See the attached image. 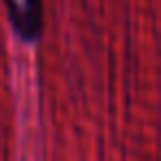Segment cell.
I'll return each instance as SVG.
<instances>
[{"label":"cell","mask_w":161,"mask_h":161,"mask_svg":"<svg viewBox=\"0 0 161 161\" xmlns=\"http://www.w3.org/2000/svg\"><path fill=\"white\" fill-rule=\"evenodd\" d=\"M5 7L14 31L25 42H33L42 31V0H5Z\"/></svg>","instance_id":"obj_1"}]
</instances>
